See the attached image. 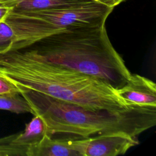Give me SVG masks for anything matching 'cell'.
Wrapping results in <instances>:
<instances>
[{
	"label": "cell",
	"instance_id": "8992f818",
	"mask_svg": "<svg viewBox=\"0 0 156 156\" xmlns=\"http://www.w3.org/2000/svg\"><path fill=\"white\" fill-rule=\"evenodd\" d=\"M45 133L44 121L34 115L23 132L0 138V156H27L28 149L37 144Z\"/></svg>",
	"mask_w": 156,
	"mask_h": 156
},
{
	"label": "cell",
	"instance_id": "8fae6325",
	"mask_svg": "<svg viewBox=\"0 0 156 156\" xmlns=\"http://www.w3.org/2000/svg\"><path fill=\"white\" fill-rule=\"evenodd\" d=\"M20 94L16 87L4 76L0 74V94Z\"/></svg>",
	"mask_w": 156,
	"mask_h": 156
},
{
	"label": "cell",
	"instance_id": "277c9868",
	"mask_svg": "<svg viewBox=\"0 0 156 156\" xmlns=\"http://www.w3.org/2000/svg\"><path fill=\"white\" fill-rule=\"evenodd\" d=\"M113 9L91 1L27 12L10 10L4 20L13 32L10 51L23 49L40 38L68 29L104 25Z\"/></svg>",
	"mask_w": 156,
	"mask_h": 156
},
{
	"label": "cell",
	"instance_id": "6da1fadb",
	"mask_svg": "<svg viewBox=\"0 0 156 156\" xmlns=\"http://www.w3.org/2000/svg\"><path fill=\"white\" fill-rule=\"evenodd\" d=\"M0 74L18 90H33L90 109L121 110L131 105L105 82L39 60L22 49L0 54Z\"/></svg>",
	"mask_w": 156,
	"mask_h": 156
},
{
	"label": "cell",
	"instance_id": "9c48e42d",
	"mask_svg": "<svg viewBox=\"0 0 156 156\" xmlns=\"http://www.w3.org/2000/svg\"><path fill=\"white\" fill-rule=\"evenodd\" d=\"M15 12H27L70 6L91 0H0Z\"/></svg>",
	"mask_w": 156,
	"mask_h": 156
},
{
	"label": "cell",
	"instance_id": "7a4b0ae2",
	"mask_svg": "<svg viewBox=\"0 0 156 156\" xmlns=\"http://www.w3.org/2000/svg\"><path fill=\"white\" fill-rule=\"evenodd\" d=\"M39 60L99 79L117 90L131 75L105 24L68 29L20 49Z\"/></svg>",
	"mask_w": 156,
	"mask_h": 156
},
{
	"label": "cell",
	"instance_id": "52a82bcc",
	"mask_svg": "<svg viewBox=\"0 0 156 156\" xmlns=\"http://www.w3.org/2000/svg\"><path fill=\"white\" fill-rule=\"evenodd\" d=\"M116 90L129 105L156 107V85L145 77L131 73L127 82Z\"/></svg>",
	"mask_w": 156,
	"mask_h": 156
},
{
	"label": "cell",
	"instance_id": "5b68a950",
	"mask_svg": "<svg viewBox=\"0 0 156 156\" xmlns=\"http://www.w3.org/2000/svg\"><path fill=\"white\" fill-rule=\"evenodd\" d=\"M80 156H116L139 144L137 136L118 132L75 140Z\"/></svg>",
	"mask_w": 156,
	"mask_h": 156
},
{
	"label": "cell",
	"instance_id": "30bf717a",
	"mask_svg": "<svg viewBox=\"0 0 156 156\" xmlns=\"http://www.w3.org/2000/svg\"><path fill=\"white\" fill-rule=\"evenodd\" d=\"M0 110L15 113H30L33 111L26 100L20 94H0Z\"/></svg>",
	"mask_w": 156,
	"mask_h": 156
},
{
	"label": "cell",
	"instance_id": "7c38bea8",
	"mask_svg": "<svg viewBox=\"0 0 156 156\" xmlns=\"http://www.w3.org/2000/svg\"><path fill=\"white\" fill-rule=\"evenodd\" d=\"M11 9L10 7L0 1V23L4 21Z\"/></svg>",
	"mask_w": 156,
	"mask_h": 156
},
{
	"label": "cell",
	"instance_id": "4fadbf2b",
	"mask_svg": "<svg viewBox=\"0 0 156 156\" xmlns=\"http://www.w3.org/2000/svg\"><path fill=\"white\" fill-rule=\"evenodd\" d=\"M91 1L114 8L116 5H118L121 2L124 1L125 0H91Z\"/></svg>",
	"mask_w": 156,
	"mask_h": 156
},
{
	"label": "cell",
	"instance_id": "3957f363",
	"mask_svg": "<svg viewBox=\"0 0 156 156\" xmlns=\"http://www.w3.org/2000/svg\"><path fill=\"white\" fill-rule=\"evenodd\" d=\"M20 94L46 126V133L82 138L122 132L138 136L156 124V107L131 105L121 110L90 109L27 89Z\"/></svg>",
	"mask_w": 156,
	"mask_h": 156
},
{
	"label": "cell",
	"instance_id": "ba28073f",
	"mask_svg": "<svg viewBox=\"0 0 156 156\" xmlns=\"http://www.w3.org/2000/svg\"><path fill=\"white\" fill-rule=\"evenodd\" d=\"M27 156H80L75 140L53 139L45 133L42 139L28 149Z\"/></svg>",
	"mask_w": 156,
	"mask_h": 156
}]
</instances>
